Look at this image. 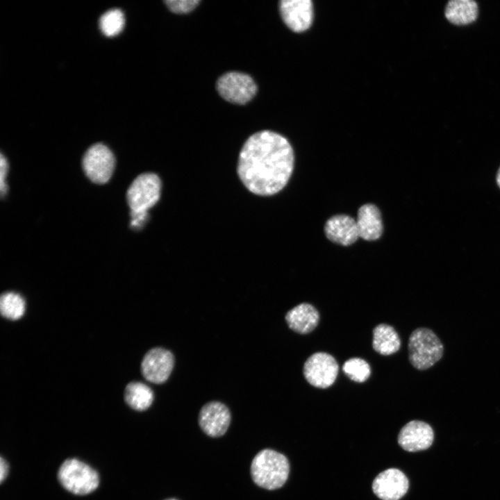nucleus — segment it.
I'll use <instances>...</instances> for the list:
<instances>
[{"instance_id":"obj_1","label":"nucleus","mask_w":500,"mask_h":500,"mask_svg":"<svg viewBox=\"0 0 500 500\" xmlns=\"http://www.w3.org/2000/svg\"><path fill=\"white\" fill-rule=\"evenodd\" d=\"M294 152L286 138L265 130L251 135L239 154L237 172L251 192L270 196L288 183L294 168Z\"/></svg>"},{"instance_id":"obj_2","label":"nucleus","mask_w":500,"mask_h":500,"mask_svg":"<svg viewBox=\"0 0 500 500\" xmlns=\"http://www.w3.org/2000/svg\"><path fill=\"white\" fill-rule=\"evenodd\" d=\"M290 472L288 458L282 453L269 449L259 451L251 465L253 482L262 488L275 490L286 482Z\"/></svg>"},{"instance_id":"obj_3","label":"nucleus","mask_w":500,"mask_h":500,"mask_svg":"<svg viewBox=\"0 0 500 500\" xmlns=\"http://www.w3.org/2000/svg\"><path fill=\"white\" fill-rule=\"evenodd\" d=\"M408 358L410 364L418 370H426L433 366L443 356L444 345L430 328L415 329L408 340Z\"/></svg>"},{"instance_id":"obj_4","label":"nucleus","mask_w":500,"mask_h":500,"mask_svg":"<svg viewBox=\"0 0 500 500\" xmlns=\"http://www.w3.org/2000/svg\"><path fill=\"white\" fill-rule=\"evenodd\" d=\"M58 479L65 490L78 495L91 493L99 483L97 472L76 458H69L62 462L58 472Z\"/></svg>"},{"instance_id":"obj_5","label":"nucleus","mask_w":500,"mask_h":500,"mask_svg":"<svg viewBox=\"0 0 500 500\" xmlns=\"http://www.w3.org/2000/svg\"><path fill=\"white\" fill-rule=\"evenodd\" d=\"M161 181L153 173H144L137 176L127 190V202L131 212L147 213L159 200Z\"/></svg>"},{"instance_id":"obj_6","label":"nucleus","mask_w":500,"mask_h":500,"mask_svg":"<svg viewBox=\"0 0 500 500\" xmlns=\"http://www.w3.org/2000/svg\"><path fill=\"white\" fill-rule=\"evenodd\" d=\"M217 90L226 101L233 103L244 104L256 95L257 85L248 74L230 72L219 78Z\"/></svg>"},{"instance_id":"obj_7","label":"nucleus","mask_w":500,"mask_h":500,"mask_svg":"<svg viewBox=\"0 0 500 500\" xmlns=\"http://www.w3.org/2000/svg\"><path fill=\"white\" fill-rule=\"evenodd\" d=\"M83 169L94 183L103 184L108 181L114 170L113 153L106 145L97 143L91 146L83 158Z\"/></svg>"},{"instance_id":"obj_8","label":"nucleus","mask_w":500,"mask_h":500,"mask_svg":"<svg viewBox=\"0 0 500 500\" xmlns=\"http://www.w3.org/2000/svg\"><path fill=\"white\" fill-rule=\"evenodd\" d=\"M338 368L333 356L326 352H317L306 360L303 372L305 378L310 385L319 388H327L335 382Z\"/></svg>"},{"instance_id":"obj_9","label":"nucleus","mask_w":500,"mask_h":500,"mask_svg":"<svg viewBox=\"0 0 500 500\" xmlns=\"http://www.w3.org/2000/svg\"><path fill=\"white\" fill-rule=\"evenodd\" d=\"M174 365V356L170 351L154 347L144 355L141 362V372L147 381L160 384L168 379Z\"/></svg>"},{"instance_id":"obj_10","label":"nucleus","mask_w":500,"mask_h":500,"mask_svg":"<svg viewBox=\"0 0 500 500\" xmlns=\"http://www.w3.org/2000/svg\"><path fill=\"white\" fill-rule=\"evenodd\" d=\"M408 488L407 476L397 468L381 472L372 483L374 493L382 500H399L406 494Z\"/></svg>"},{"instance_id":"obj_11","label":"nucleus","mask_w":500,"mask_h":500,"mask_svg":"<svg viewBox=\"0 0 500 500\" xmlns=\"http://www.w3.org/2000/svg\"><path fill=\"white\" fill-rule=\"evenodd\" d=\"M397 440L399 446L406 451H424L432 445L434 432L428 423L412 420L401 428Z\"/></svg>"},{"instance_id":"obj_12","label":"nucleus","mask_w":500,"mask_h":500,"mask_svg":"<svg viewBox=\"0 0 500 500\" xmlns=\"http://www.w3.org/2000/svg\"><path fill=\"white\" fill-rule=\"evenodd\" d=\"M230 422V411L222 402L210 401L200 410L199 424L202 431L209 436H222L226 432Z\"/></svg>"},{"instance_id":"obj_13","label":"nucleus","mask_w":500,"mask_h":500,"mask_svg":"<svg viewBox=\"0 0 500 500\" xmlns=\"http://www.w3.org/2000/svg\"><path fill=\"white\" fill-rule=\"evenodd\" d=\"M279 10L283 22L293 31H304L312 24L313 6L310 0H282Z\"/></svg>"},{"instance_id":"obj_14","label":"nucleus","mask_w":500,"mask_h":500,"mask_svg":"<svg viewBox=\"0 0 500 500\" xmlns=\"http://www.w3.org/2000/svg\"><path fill=\"white\" fill-rule=\"evenodd\" d=\"M324 232L328 240L343 246L352 244L360 238L356 220L346 215L329 218L324 226Z\"/></svg>"},{"instance_id":"obj_15","label":"nucleus","mask_w":500,"mask_h":500,"mask_svg":"<svg viewBox=\"0 0 500 500\" xmlns=\"http://www.w3.org/2000/svg\"><path fill=\"white\" fill-rule=\"evenodd\" d=\"M356 223L359 236L365 240H376L383 233L381 212L374 204L367 203L358 209Z\"/></svg>"},{"instance_id":"obj_16","label":"nucleus","mask_w":500,"mask_h":500,"mask_svg":"<svg viewBox=\"0 0 500 500\" xmlns=\"http://www.w3.org/2000/svg\"><path fill=\"white\" fill-rule=\"evenodd\" d=\"M285 319L290 329L300 334H306L316 328L319 315L313 306L302 303L290 310Z\"/></svg>"},{"instance_id":"obj_17","label":"nucleus","mask_w":500,"mask_h":500,"mask_svg":"<svg viewBox=\"0 0 500 500\" xmlns=\"http://www.w3.org/2000/svg\"><path fill=\"white\" fill-rule=\"evenodd\" d=\"M400 338L390 325L380 324L373 329L372 347L378 353L389 356L399 351Z\"/></svg>"},{"instance_id":"obj_18","label":"nucleus","mask_w":500,"mask_h":500,"mask_svg":"<svg viewBox=\"0 0 500 500\" xmlns=\"http://www.w3.org/2000/svg\"><path fill=\"white\" fill-rule=\"evenodd\" d=\"M445 17L456 25H465L474 22L478 15V6L472 0H452L445 8Z\"/></svg>"},{"instance_id":"obj_19","label":"nucleus","mask_w":500,"mask_h":500,"mask_svg":"<svg viewBox=\"0 0 500 500\" xmlns=\"http://www.w3.org/2000/svg\"><path fill=\"white\" fill-rule=\"evenodd\" d=\"M153 392L146 384L133 381L129 383L124 392V399L133 409L143 411L148 409L153 401Z\"/></svg>"},{"instance_id":"obj_20","label":"nucleus","mask_w":500,"mask_h":500,"mask_svg":"<svg viewBox=\"0 0 500 500\" xmlns=\"http://www.w3.org/2000/svg\"><path fill=\"white\" fill-rule=\"evenodd\" d=\"M25 310V302L19 294L12 292H5L0 298V311L4 317L16 320L22 317Z\"/></svg>"},{"instance_id":"obj_21","label":"nucleus","mask_w":500,"mask_h":500,"mask_svg":"<svg viewBox=\"0 0 500 500\" xmlns=\"http://www.w3.org/2000/svg\"><path fill=\"white\" fill-rule=\"evenodd\" d=\"M124 25L123 12L119 9H111L101 15L99 27L101 32L108 37L119 34Z\"/></svg>"},{"instance_id":"obj_22","label":"nucleus","mask_w":500,"mask_h":500,"mask_svg":"<svg viewBox=\"0 0 500 500\" xmlns=\"http://www.w3.org/2000/svg\"><path fill=\"white\" fill-rule=\"evenodd\" d=\"M342 370L350 379L357 383L365 382L371 374L369 365L360 358L347 360L342 366Z\"/></svg>"},{"instance_id":"obj_23","label":"nucleus","mask_w":500,"mask_h":500,"mask_svg":"<svg viewBox=\"0 0 500 500\" xmlns=\"http://www.w3.org/2000/svg\"><path fill=\"white\" fill-rule=\"evenodd\" d=\"M199 0H167L165 1L167 8L177 14L188 13L199 3Z\"/></svg>"},{"instance_id":"obj_24","label":"nucleus","mask_w":500,"mask_h":500,"mask_svg":"<svg viewBox=\"0 0 500 500\" xmlns=\"http://www.w3.org/2000/svg\"><path fill=\"white\" fill-rule=\"evenodd\" d=\"M8 165L6 158L3 154L0 156V189L1 196L4 195L7 192V185L6 183V177L8 172Z\"/></svg>"},{"instance_id":"obj_25","label":"nucleus","mask_w":500,"mask_h":500,"mask_svg":"<svg viewBox=\"0 0 500 500\" xmlns=\"http://www.w3.org/2000/svg\"><path fill=\"white\" fill-rule=\"evenodd\" d=\"M8 473V465L3 457L0 459V481L3 482Z\"/></svg>"},{"instance_id":"obj_26","label":"nucleus","mask_w":500,"mask_h":500,"mask_svg":"<svg viewBox=\"0 0 500 500\" xmlns=\"http://www.w3.org/2000/svg\"><path fill=\"white\" fill-rule=\"evenodd\" d=\"M496 181H497V183L498 186L500 188V167L499 168L497 173Z\"/></svg>"},{"instance_id":"obj_27","label":"nucleus","mask_w":500,"mask_h":500,"mask_svg":"<svg viewBox=\"0 0 500 500\" xmlns=\"http://www.w3.org/2000/svg\"><path fill=\"white\" fill-rule=\"evenodd\" d=\"M165 500H177V499H165Z\"/></svg>"}]
</instances>
